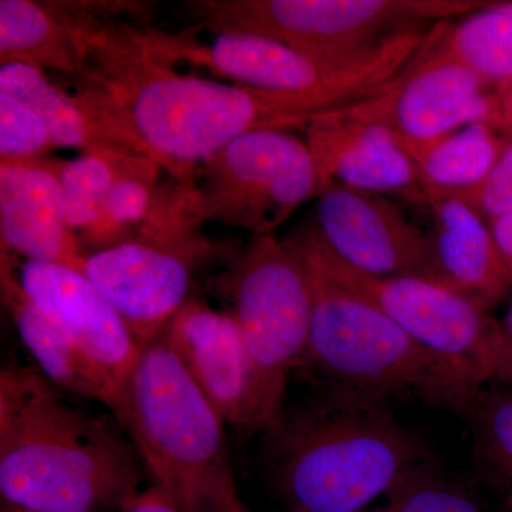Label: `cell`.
Returning <instances> with one entry per match:
<instances>
[{
  "label": "cell",
  "mask_w": 512,
  "mask_h": 512,
  "mask_svg": "<svg viewBox=\"0 0 512 512\" xmlns=\"http://www.w3.org/2000/svg\"><path fill=\"white\" fill-rule=\"evenodd\" d=\"M510 138H512V134H511Z\"/></svg>",
  "instance_id": "d590c367"
},
{
  "label": "cell",
  "mask_w": 512,
  "mask_h": 512,
  "mask_svg": "<svg viewBox=\"0 0 512 512\" xmlns=\"http://www.w3.org/2000/svg\"><path fill=\"white\" fill-rule=\"evenodd\" d=\"M160 170L163 168L153 158L138 157L121 173L104 202L99 221L79 239L82 249L89 247L86 254L136 237L156 207Z\"/></svg>",
  "instance_id": "cb8c5ba5"
},
{
  "label": "cell",
  "mask_w": 512,
  "mask_h": 512,
  "mask_svg": "<svg viewBox=\"0 0 512 512\" xmlns=\"http://www.w3.org/2000/svg\"><path fill=\"white\" fill-rule=\"evenodd\" d=\"M493 380L503 383L508 390H512V303L504 318L498 320Z\"/></svg>",
  "instance_id": "f546056e"
},
{
  "label": "cell",
  "mask_w": 512,
  "mask_h": 512,
  "mask_svg": "<svg viewBox=\"0 0 512 512\" xmlns=\"http://www.w3.org/2000/svg\"><path fill=\"white\" fill-rule=\"evenodd\" d=\"M86 66L82 86L107 106L178 185L202 163L252 131L303 130L335 107L319 97L265 92L178 72L160 62L141 30L76 23Z\"/></svg>",
  "instance_id": "6da1fadb"
},
{
  "label": "cell",
  "mask_w": 512,
  "mask_h": 512,
  "mask_svg": "<svg viewBox=\"0 0 512 512\" xmlns=\"http://www.w3.org/2000/svg\"><path fill=\"white\" fill-rule=\"evenodd\" d=\"M430 32L431 28L409 30L346 57L315 56L237 30L215 32L210 43L160 32H144L143 37L148 50L167 66L185 62L239 86L319 97L343 109L389 86L419 55Z\"/></svg>",
  "instance_id": "8992f818"
},
{
  "label": "cell",
  "mask_w": 512,
  "mask_h": 512,
  "mask_svg": "<svg viewBox=\"0 0 512 512\" xmlns=\"http://www.w3.org/2000/svg\"><path fill=\"white\" fill-rule=\"evenodd\" d=\"M476 0H200L192 16L323 57L359 55L386 40L483 8Z\"/></svg>",
  "instance_id": "52a82bcc"
},
{
  "label": "cell",
  "mask_w": 512,
  "mask_h": 512,
  "mask_svg": "<svg viewBox=\"0 0 512 512\" xmlns=\"http://www.w3.org/2000/svg\"><path fill=\"white\" fill-rule=\"evenodd\" d=\"M508 137L487 123H473L421 146L406 147L429 195L471 190L487 177Z\"/></svg>",
  "instance_id": "7402d4cb"
},
{
  "label": "cell",
  "mask_w": 512,
  "mask_h": 512,
  "mask_svg": "<svg viewBox=\"0 0 512 512\" xmlns=\"http://www.w3.org/2000/svg\"><path fill=\"white\" fill-rule=\"evenodd\" d=\"M441 22L419 55L389 86L343 107L355 119L389 128L404 147L421 146L473 123L497 128L493 87L440 45Z\"/></svg>",
  "instance_id": "7c38bea8"
},
{
  "label": "cell",
  "mask_w": 512,
  "mask_h": 512,
  "mask_svg": "<svg viewBox=\"0 0 512 512\" xmlns=\"http://www.w3.org/2000/svg\"><path fill=\"white\" fill-rule=\"evenodd\" d=\"M120 421L80 409L35 367L0 372L2 505L28 512H123L138 491Z\"/></svg>",
  "instance_id": "7a4b0ae2"
},
{
  "label": "cell",
  "mask_w": 512,
  "mask_h": 512,
  "mask_svg": "<svg viewBox=\"0 0 512 512\" xmlns=\"http://www.w3.org/2000/svg\"><path fill=\"white\" fill-rule=\"evenodd\" d=\"M123 512H184V510L170 491L165 490L161 485L154 484L153 487L138 494L133 503Z\"/></svg>",
  "instance_id": "4dcf8cb0"
},
{
  "label": "cell",
  "mask_w": 512,
  "mask_h": 512,
  "mask_svg": "<svg viewBox=\"0 0 512 512\" xmlns=\"http://www.w3.org/2000/svg\"><path fill=\"white\" fill-rule=\"evenodd\" d=\"M440 45L495 92L512 84V2H487L454 25L441 22Z\"/></svg>",
  "instance_id": "603a6c76"
},
{
  "label": "cell",
  "mask_w": 512,
  "mask_h": 512,
  "mask_svg": "<svg viewBox=\"0 0 512 512\" xmlns=\"http://www.w3.org/2000/svg\"><path fill=\"white\" fill-rule=\"evenodd\" d=\"M114 416L156 484L184 512H207L232 474L225 421L164 336L141 348Z\"/></svg>",
  "instance_id": "5b68a950"
},
{
  "label": "cell",
  "mask_w": 512,
  "mask_h": 512,
  "mask_svg": "<svg viewBox=\"0 0 512 512\" xmlns=\"http://www.w3.org/2000/svg\"><path fill=\"white\" fill-rule=\"evenodd\" d=\"M316 231L343 264L373 276L431 279V231L386 195L330 184L318 192Z\"/></svg>",
  "instance_id": "4fadbf2b"
},
{
  "label": "cell",
  "mask_w": 512,
  "mask_h": 512,
  "mask_svg": "<svg viewBox=\"0 0 512 512\" xmlns=\"http://www.w3.org/2000/svg\"><path fill=\"white\" fill-rule=\"evenodd\" d=\"M319 173V191L335 184L427 205L419 170L400 138L345 110L320 114L305 128Z\"/></svg>",
  "instance_id": "2e32d148"
},
{
  "label": "cell",
  "mask_w": 512,
  "mask_h": 512,
  "mask_svg": "<svg viewBox=\"0 0 512 512\" xmlns=\"http://www.w3.org/2000/svg\"><path fill=\"white\" fill-rule=\"evenodd\" d=\"M0 62L80 77L86 57L73 20L59 3L0 0Z\"/></svg>",
  "instance_id": "44dd1931"
},
{
  "label": "cell",
  "mask_w": 512,
  "mask_h": 512,
  "mask_svg": "<svg viewBox=\"0 0 512 512\" xmlns=\"http://www.w3.org/2000/svg\"><path fill=\"white\" fill-rule=\"evenodd\" d=\"M467 202L487 224L512 212V138L487 177L471 190L454 194Z\"/></svg>",
  "instance_id": "f1b7e54d"
},
{
  "label": "cell",
  "mask_w": 512,
  "mask_h": 512,
  "mask_svg": "<svg viewBox=\"0 0 512 512\" xmlns=\"http://www.w3.org/2000/svg\"><path fill=\"white\" fill-rule=\"evenodd\" d=\"M16 275L29 298L72 339L121 399L141 346L109 299L83 272L67 266L25 261Z\"/></svg>",
  "instance_id": "9a60e30c"
},
{
  "label": "cell",
  "mask_w": 512,
  "mask_h": 512,
  "mask_svg": "<svg viewBox=\"0 0 512 512\" xmlns=\"http://www.w3.org/2000/svg\"><path fill=\"white\" fill-rule=\"evenodd\" d=\"M56 148L45 121L25 103L0 92V164L45 160Z\"/></svg>",
  "instance_id": "83f0119b"
},
{
  "label": "cell",
  "mask_w": 512,
  "mask_h": 512,
  "mask_svg": "<svg viewBox=\"0 0 512 512\" xmlns=\"http://www.w3.org/2000/svg\"><path fill=\"white\" fill-rule=\"evenodd\" d=\"M0 288L3 305L8 309L16 332L37 370L64 392L93 400L116 413L120 394L93 363L80 352L72 339L46 315L20 285L15 265L2 252Z\"/></svg>",
  "instance_id": "ffe728a7"
},
{
  "label": "cell",
  "mask_w": 512,
  "mask_h": 512,
  "mask_svg": "<svg viewBox=\"0 0 512 512\" xmlns=\"http://www.w3.org/2000/svg\"><path fill=\"white\" fill-rule=\"evenodd\" d=\"M228 292L254 365L259 421L266 431L284 413L289 376L308 350L311 279L285 239L261 235L234 259Z\"/></svg>",
  "instance_id": "ba28073f"
},
{
  "label": "cell",
  "mask_w": 512,
  "mask_h": 512,
  "mask_svg": "<svg viewBox=\"0 0 512 512\" xmlns=\"http://www.w3.org/2000/svg\"><path fill=\"white\" fill-rule=\"evenodd\" d=\"M163 336L225 424L261 430L254 365L231 312L190 299Z\"/></svg>",
  "instance_id": "5bb4252c"
},
{
  "label": "cell",
  "mask_w": 512,
  "mask_h": 512,
  "mask_svg": "<svg viewBox=\"0 0 512 512\" xmlns=\"http://www.w3.org/2000/svg\"><path fill=\"white\" fill-rule=\"evenodd\" d=\"M265 466L286 512H360L431 460L387 400L328 387L265 431Z\"/></svg>",
  "instance_id": "3957f363"
},
{
  "label": "cell",
  "mask_w": 512,
  "mask_h": 512,
  "mask_svg": "<svg viewBox=\"0 0 512 512\" xmlns=\"http://www.w3.org/2000/svg\"><path fill=\"white\" fill-rule=\"evenodd\" d=\"M207 512H254L249 510L244 501L238 495L237 487H235L234 477L229 474L220 487L217 493L212 497L210 505H208Z\"/></svg>",
  "instance_id": "1f68e13d"
},
{
  "label": "cell",
  "mask_w": 512,
  "mask_h": 512,
  "mask_svg": "<svg viewBox=\"0 0 512 512\" xmlns=\"http://www.w3.org/2000/svg\"><path fill=\"white\" fill-rule=\"evenodd\" d=\"M451 410L470 427L483 466L512 493V390L480 387Z\"/></svg>",
  "instance_id": "484cf974"
},
{
  "label": "cell",
  "mask_w": 512,
  "mask_h": 512,
  "mask_svg": "<svg viewBox=\"0 0 512 512\" xmlns=\"http://www.w3.org/2000/svg\"><path fill=\"white\" fill-rule=\"evenodd\" d=\"M285 241L308 264L372 302L423 348L450 360L481 386L493 379L498 320L476 303L420 276L356 271L326 247L313 224Z\"/></svg>",
  "instance_id": "8fae6325"
},
{
  "label": "cell",
  "mask_w": 512,
  "mask_h": 512,
  "mask_svg": "<svg viewBox=\"0 0 512 512\" xmlns=\"http://www.w3.org/2000/svg\"><path fill=\"white\" fill-rule=\"evenodd\" d=\"M180 187L195 227L221 222L261 237L275 234L318 197L319 173L306 138L268 128L229 143L198 167L190 185Z\"/></svg>",
  "instance_id": "9c48e42d"
},
{
  "label": "cell",
  "mask_w": 512,
  "mask_h": 512,
  "mask_svg": "<svg viewBox=\"0 0 512 512\" xmlns=\"http://www.w3.org/2000/svg\"><path fill=\"white\" fill-rule=\"evenodd\" d=\"M302 262L312 288L302 365L316 370L329 387L384 400L416 394L450 410L483 387L450 360L423 348L372 302Z\"/></svg>",
  "instance_id": "277c9868"
},
{
  "label": "cell",
  "mask_w": 512,
  "mask_h": 512,
  "mask_svg": "<svg viewBox=\"0 0 512 512\" xmlns=\"http://www.w3.org/2000/svg\"><path fill=\"white\" fill-rule=\"evenodd\" d=\"M141 156L119 153H82L57 163L67 224L82 238L99 221L104 202L117 178Z\"/></svg>",
  "instance_id": "d4e9b609"
},
{
  "label": "cell",
  "mask_w": 512,
  "mask_h": 512,
  "mask_svg": "<svg viewBox=\"0 0 512 512\" xmlns=\"http://www.w3.org/2000/svg\"><path fill=\"white\" fill-rule=\"evenodd\" d=\"M0 92L10 94L39 114L56 148L153 158L140 138L99 94L87 87L69 94L37 67L5 63L0 64Z\"/></svg>",
  "instance_id": "d6986e66"
},
{
  "label": "cell",
  "mask_w": 512,
  "mask_h": 512,
  "mask_svg": "<svg viewBox=\"0 0 512 512\" xmlns=\"http://www.w3.org/2000/svg\"><path fill=\"white\" fill-rule=\"evenodd\" d=\"M2 512H28V511H22V510H18V508L6 507V505H2Z\"/></svg>",
  "instance_id": "e575fe53"
},
{
  "label": "cell",
  "mask_w": 512,
  "mask_h": 512,
  "mask_svg": "<svg viewBox=\"0 0 512 512\" xmlns=\"http://www.w3.org/2000/svg\"><path fill=\"white\" fill-rule=\"evenodd\" d=\"M210 244L178 198L158 202L136 237L84 255L82 272L96 285L143 348L164 335L190 301L195 269Z\"/></svg>",
  "instance_id": "30bf717a"
},
{
  "label": "cell",
  "mask_w": 512,
  "mask_h": 512,
  "mask_svg": "<svg viewBox=\"0 0 512 512\" xmlns=\"http://www.w3.org/2000/svg\"><path fill=\"white\" fill-rule=\"evenodd\" d=\"M488 225H490L491 234H493L498 248L512 265V212L491 221Z\"/></svg>",
  "instance_id": "d6a6232c"
},
{
  "label": "cell",
  "mask_w": 512,
  "mask_h": 512,
  "mask_svg": "<svg viewBox=\"0 0 512 512\" xmlns=\"http://www.w3.org/2000/svg\"><path fill=\"white\" fill-rule=\"evenodd\" d=\"M433 269L430 281L464 296L484 311L512 295V265L490 225L457 195H429Z\"/></svg>",
  "instance_id": "ac0fdd59"
},
{
  "label": "cell",
  "mask_w": 512,
  "mask_h": 512,
  "mask_svg": "<svg viewBox=\"0 0 512 512\" xmlns=\"http://www.w3.org/2000/svg\"><path fill=\"white\" fill-rule=\"evenodd\" d=\"M380 512H484L474 494L431 460L410 468L387 491Z\"/></svg>",
  "instance_id": "4316f807"
},
{
  "label": "cell",
  "mask_w": 512,
  "mask_h": 512,
  "mask_svg": "<svg viewBox=\"0 0 512 512\" xmlns=\"http://www.w3.org/2000/svg\"><path fill=\"white\" fill-rule=\"evenodd\" d=\"M497 96V130L504 136L512 134V84L495 92Z\"/></svg>",
  "instance_id": "836d02e7"
},
{
  "label": "cell",
  "mask_w": 512,
  "mask_h": 512,
  "mask_svg": "<svg viewBox=\"0 0 512 512\" xmlns=\"http://www.w3.org/2000/svg\"><path fill=\"white\" fill-rule=\"evenodd\" d=\"M2 251L82 272L84 252L67 224L57 163L0 164Z\"/></svg>",
  "instance_id": "e0dca14e"
}]
</instances>
